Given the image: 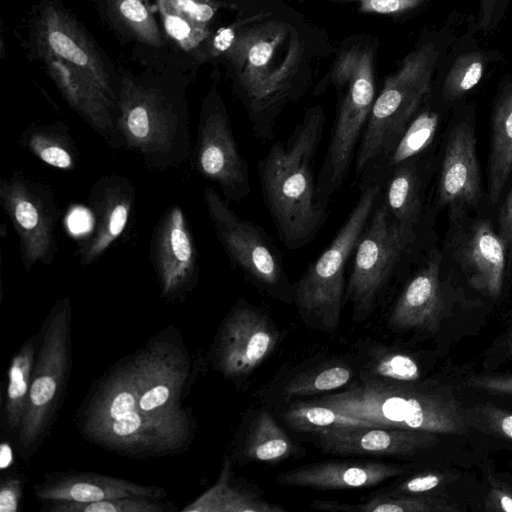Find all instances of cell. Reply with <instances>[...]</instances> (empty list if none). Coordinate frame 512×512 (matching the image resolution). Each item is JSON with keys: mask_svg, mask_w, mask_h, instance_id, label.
<instances>
[{"mask_svg": "<svg viewBox=\"0 0 512 512\" xmlns=\"http://www.w3.org/2000/svg\"><path fill=\"white\" fill-rule=\"evenodd\" d=\"M194 376L181 335L167 327L92 386L79 407L78 429L87 441L128 457L181 453L194 436L183 405Z\"/></svg>", "mask_w": 512, "mask_h": 512, "instance_id": "1", "label": "cell"}, {"mask_svg": "<svg viewBox=\"0 0 512 512\" xmlns=\"http://www.w3.org/2000/svg\"><path fill=\"white\" fill-rule=\"evenodd\" d=\"M325 120L320 106L306 110L287 139L275 142L257 164L265 205L279 239L290 250L311 243L327 218L313 169Z\"/></svg>", "mask_w": 512, "mask_h": 512, "instance_id": "2", "label": "cell"}, {"mask_svg": "<svg viewBox=\"0 0 512 512\" xmlns=\"http://www.w3.org/2000/svg\"><path fill=\"white\" fill-rule=\"evenodd\" d=\"M373 423L436 434H466L471 428L468 409L448 389L419 387L409 382L365 377L359 383L313 401Z\"/></svg>", "mask_w": 512, "mask_h": 512, "instance_id": "3", "label": "cell"}, {"mask_svg": "<svg viewBox=\"0 0 512 512\" xmlns=\"http://www.w3.org/2000/svg\"><path fill=\"white\" fill-rule=\"evenodd\" d=\"M117 132L121 147L138 153L150 169L179 165L191 153L184 97L154 83L121 80Z\"/></svg>", "mask_w": 512, "mask_h": 512, "instance_id": "4", "label": "cell"}, {"mask_svg": "<svg viewBox=\"0 0 512 512\" xmlns=\"http://www.w3.org/2000/svg\"><path fill=\"white\" fill-rule=\"evenodd\" d=\"M373 60L372 47L355 45L339 55L332 70L331 81L342 98L316 176L317 198L326 208L349 173L375 100Z\"/></svg>", "mask_w": 512, "mask_h": 512, "instance_id": "5", "label": "cell"}, {"mask_svg": "<svg viewBox=\"0 0 512 512\" xmlns=\"http://www.w3.org/2000/svg\"><path fill=\"white\" fill-rule=\"evenodd\" d=\"M440 60L435 41H426L404 58L385 79L375 98L356 154V173L363 180L392 149L431 90Z\"/></svg>", "mask_w": 512, "mask_h": 512, "instance_id": "6", "label": "cell"}, {"mask_svg": "<svg viewBox=\"0 0 512 512\" xmlns=\"http://www.w3.org/2000/svg\"><path fill=\"white\" fill-rule=\"evenodd\" d=\"M382 182L362 183L353 209L334 239L294 284V303L307 320L328 331L340 321L345 270L381 196Z\"/></svg>", "mask_w": 512, "mask_h": 512, "instance_id": "7", "label": "cell"}, {"mask_svg": "<svg viewBox=\"0 0 512 512\" xmlns=\"http://www.w3.org/2000/svg\"><path fill=\"white\" fill-rule=\"evenodd\" d=\"M72 305L58 299L39 334L28 400L17 440L21 458L29 459L48 435L62 402L71 369Z\"/></svg>", "mask_w": 512, "mask_h": 512, "instance_id": "8", "label": "cell"}, {"mask_svg": "<svg viewBox=\"0 0 512 512\" xmlns=\"http://www.w3.org/2000/svg\"><path fill=\"white\" fill-rule=\"evenodd\" d=\"M216 237L231 266L249 282L283 301L294 300L283 256L259 226L239 217L212 187L203 192Z\"/></svg>", "mask_w": 512, "mask_h": 512, "instance_id": "9", "label": "cell"}, {"mask_svg": "<svg viewBox=\"0 0 512 512\" xmlns=\"http://www.w3.org/2000/svg\"><path fill=\"white\" fill-rule=\"evenodd\" d=\"M416 239L417 232L398 224L379 198L353 252L346 293L354 319L374 311Z\"/></svg>", "mask_w": 512, "mask_h": 512, "instance_id": "10", "label": "cell"}, {"mask_svg": "<svg viewBox=\"0 0 512 512\" xmlns=\"http://www.w3.org/2000/svg\"><path fill=\"white\" fill-rule=\"evenodd\" d=\"M0 203L19 238L26 272L51 265L58 251L56 226L60 209L50 186L22 171L0 179Z\"/></svg>", "mask_w": 512, "mask_h": 512, "instance_id": "11", "label": "cell"}, {"mask_svg": "<svg viewBox=\"0 0 512 512\" xmlns=\"http://www.w3.org/2000/svg\"><path fill=\"white\" fill-rule=\"evenodd\" d=\"M194 162L197 171L217 183L228 201L239 202L250 194L248 162L240 153L228 112L215 93L202 104Z\"/></svg>", "mask_w": 512, "mask_h": 512, "instance_id": "12", "label": "cell"}, {"mask_svg": "<svg viewBox=\"0 0 512 512\" xmlns=\"http://www.w3.org/2000/svg\"><path fill=\"white\" fill-rule=\"evenodd\" d=\"M278 332L264 312L239 302L222 322L212 347L215 367L226 377L254 371L273 351Z\"/></svg>", "mask_w": 512, "mask_h": 512, "instance_id": "13", "label": "cell"}, {"mask_svg": "<svg viewBox=\"0 0 512 512\" xmlns=\"http://www.w3.org/2000/svg\"><path fill=\"white\" fill-rule=\"evenodd\" d=\"M150 258L160 295L167 301L183 298L198 282V251L182 208H167L154 227Z\"/></svg>", "mask_w": 512, "mask_h": 512, "instance_id": "14", "label": "cell"}, {"mask_svg": "<svg viewBox=\"0 0 512 512\" xmlns=\"http://www.w3.org/2000/svg\"><path fill=\"white\" fill-rule=\"evenodd\" d=\"M136 203V188L126 176H101L91 187V226L78 244L80 264L96 262L126 230Z\"/></svg>", "mask_w": 512, "mask_h": 512, "instance_id": "15", "label": "cell"}, {"mask_svg": "<svg viewBox=\"0 0 512 512\" xmlns=\"http://www.w3.org/2000/svg\"><path fill=\"white\" fill-rule=\"evenodd\" d=\"M49 76L69 106L112 148L121 147L117 132V102L77 67L38 44Z\"/></svg>", "mask_w": 512, "mask_h": 512, "instance_id": "16", "label": "cell"}, {"mask_svg": "<svg viewBox=\"0 0 512 512\" xmlns=\"http://www.w3.org/2000/svg\"><path fill=\"white\" fill-rule=\"evenodd\" d=\"M38 44L77 67L112 100H118L114 85L100 54L78 23L66 12L47 6L38 22Z\"/></svg>", "mask_w": 512, "mask_h": 512, "instance_id": "17", "label": "cell"}, {"mask_svg": "<svg viewBox=\"0 0 512 512\" xmlns=\"http://www.w3.org/2000/svg\"><path fill=\"white\" fill-rule=\"evenodd\" d=\"M321 451L341 456H413L438 443L436 433L387 427H350L316 434Z\"/></svg>", "mask_w": 512, "mask_h": 512, "instance_id": "18", "label": "cell"}, {"mask_svg": "<svg viewBox=\"0 0 512 512\" xmlns=\"http://www.w3.org/2000/svg\"><path fill=\"white\" fill-rule=\"evenodd\" d=\"M441 262L440 252L431 251L405 284L389 317L393 328L428 332L439 328L446 311Z\"/></svg>", "mask_w": 512, "mask_h": 512, "instance_id": "19", "label": "cell"}, {"mask_svg": "<svg viewBox=\"0 0 512 512\" xmlns=\"http://www.w3.org/2000/svg\"><path fill=\"white\" fill-rule=\"evenodd\" d=\"M36 498L44 504L70 502L91 503L124 497L162 500L167 492L159 486L141 485L130 480L89 472L46 474L35 484Z\"/></svg>", "mask_w": 512, "mask_h": 512, "instance_id": "20", "label": "cell"}, {"mask_svg": "<svg viewBox=\"0 0 512 512\" xmlns=\"http://www.w3.org/2000/svg\"><path fill=\"white\" fill-rule=\"evenodd\" d=\"M481 196V177L473 127L461 122L448 137L438 181L441 205L474 206Z\"/></svg>", "mask_w": 512, "mask_h": 512, "instance_id": "21", "label": "cell"}, {"mask_svg": "<svg viewBox=\"0 0 512 512\" xmlns=\"http://www.w3.org/2000/svg\"><path fill=\"white\" fill-rule=\"evenodd\" d=\"M402 473V468L385 462L330 460L284 471L277 480L295 487L343 490L372 487Z\"/></svg>", "mask_w": 512, "mask_h": 512, "instance_id": "22", "label": "cell"}, {"mask_svg": "<svg viewBox=\"0 0 512 512\" xmlns=\"http://www.w3.org/2000/svg\"><path fill=\"white\" fill-rule=\"evenodd\" d=\"M459 252L460 263L471 287L497 299L503 288L506 245L490 222L476 223Z\"/></svg>", "mask_w": 512, "mask_h": 512, "instance_id": "23", "label": "cell"}, {"mask_svg": "<svg viewBox=\"0 0 512 512\" xmlns=\"http://www.w3.org/2000/svg\"><path fill=\"white\" fill-rule=\"evenodd\" d=\"M512 172V77L496 96L491 117L489 197L496 203Z\"/></svg>", "mask_w": 512, "mask_h": 512, "instance_id": "24", "label": "cell"}, {"mask_svg": "<svg viewBox=\"0 0 512 512\" xmlns=\"http://www.w3.org/2000/svg\"><path fill=\"white\" fill-rule=\"evenodd\" d=\"M183 512H282L256 492L234 482L231 462L225 458L217 481L182 509Z\"/></svg>", "mask_w": 512, "mask_h": 512, "instance_id": "25", "label": "cell"}, {"mask_svg": "<svg viewBox=\"0 0 512 512\" xmlns=\"http://www.w3.org/2000/svg\"><path fill=\"white\" fill-rule=\"evenodd\" d=\"M414 160L405 162L386 174L382 180L380 199L398 224L416 231L422 196L421 180Z\"/></svg>", "mask_w": 512, "mask_h": 512, "instance_id": "26", "label": "cell"}, {"mask_svg": "<svg viewBox=\"0 0 512 512\" xmlns=\"http://www.w3.org/2000/svg\"><path fill=\"white\" fill-rule=\"evenodd\" d=\"M19 144L48 166L71 171L78 165L77 147L62 123L31 125L21 134Z\"/></svg>", "mask_w": 512, "mask_h": 512, "instance_id": "27", "label": "cell"}, {"mask_svg": "<svg viewBox=\"0 0 512 512\" xmlns=\"http://www.w3.org/2000/svg\"><path fill=\"white\" fill-rule=\"evenodd\" d=\"M438 125V113L431 110H423L416 114L392 149L361 182L364 183L373 179L382 182L390 170L405 162L414 160L431 144Z\"/></svg>", "mask_w": 512, "mask_h": 512, "instance_id": "28", "label": "cell"}, {"mask_svg": "<svg viewBox=\"0 0 512 512\" xmlns=\"http://www.w3.org/2000/svg\"><path fill=\"white\" fill-rule=\"evenodd\" d=\"M38 337L25 341L12 358L4 404V424L8 433L17 438L29 395L36 358Z\"/></svg>", "mask_w": 512, "mask_h": 512, "instance_id": "29", "label": "cell"}, {"mask_svg": "<svg viewBox=\"0 0 512 512\" xmlns=\"http://www.w3.org/2000/svg\"><path fill=\"white\" fill-rule=\"evenodd\" d=\"M294 444L272 415L261 412L254 420L244 444V455L254 461L278 462L294 452Z\"/></svg>", "mask_w": 512, "mask_h": 512, "instance_id": "30", "label": "cell"}, {"mask_svg": "<svg viewBox=\"0 0 512 512\" xmlns=\"http://www.w3.org/2000/svg\"><path fill=\"white\" fill-rule=\"evenodd\" d=\"M283 418L291 429L315 434L340 428L376 427L369 421L344 415L313 401L292 404Z\"/></svg>", "mask_w": 512, "mask_h": 512, "instance_id": "31", "label": "cell"}, {"mask_svg": "<svg viewBox=\"0 0 512 512\" xmlns=\"http://www.w3.org/2000/svg\"><path fill=\"white\" fill-rule=\"evenodd\" d=\"M488 66V54L471 50L460 54L449 67L443 82V96L453 101L470 90L481 81Z\"/></svg>", "mask_w": 512, "mask_h": 512, "instance_id": "32", "label": "cell"}, {"mask_svg": "<svg viewBox=\"0 0 512 512\" xmlns=\"http://www.w3.org/2000/svg\"><path fill=\"white\" fill-rule=\"evenodd\" d=\"M360 512H455L453 502L431 495H379L354 506Z\"/></svg>", "mask_w": 512, "mask_h": 512, "instance_id": "33", "label": "cell"}, {"mask_svg": "<svg viewBox=\"0 0 512 512\" xmlns=\"http://www.w3.org/2000/svg\"><path fill=\"white\" fill-rule=\"evenodd\" d=\"M171 503L142 497H124L107 499L91 503L58 502L44 504L43 510L49 512H165Z\"/></svg>", "mask_w": 512, "mask_h": 512, "instance_id": "34", "label": "cell"}, {"mask_svg": "<svg viewBox=\"0 0 512 512\" xmlns=\"http://www.w3.org/2000/svg\"><path fill=\"white\" fill-rule=\"evenodd\" d=\"M116 14L128 31L144 44L158 47L161 35L147 0H113Z\"/></svg>", "mask_w": 512, "mask_h": 512, "instance_id": "35", "label": "cell"}, {"mask_svg": "<svg viewBox=\"0 0 512 512\" xmlns=\"http://www.w3.org/2000/svg\"><path fill=\"white\" fill-rule=\"evenodd\" d=\"M352 377L351 368L336 364L304 373L285 388L287 396H304L320 392L336 390L349 382Z\"/></svg>", "mask_w": 512, "mask_h": 512, "instance_id": "36", "label": "cell"}, {"mask_svg": "<svg viewBox=\"0 0 512 512\" xmlns=\"http://www.w3.org/2000/svg\"><path fill=\"white\" fill-rule=\"evenodd\" d=\"M157 5L167 34L184 50L198 48L210 36L207 26L190 21L177 12L168 0H157Z\"/></svg>", "mask_w": 512, "mask_h": 512, "instance_id": "37", "label": "cell"}, {"mask_svg": "<svg viewBox=\"0 0 512 512\" xmlns=\"http://www.w3.org/2000/svg\"><path fill=\"white\" fill-rule=\"evenodd\" d=\"M377 379L395 382H414L421 377V369L411 356L400 352H386L373 360L370 367Z\"/></svg>", "mask_w": 512, "mask_h": 512, "instance_id": "38", "label": "cell"}, {"mask_svg": "<svg viewBox=\"0 0 512 512\" xmlns=\"http://www.w3.org/2000/svg\"><path fill=\"white\" fill-rule=\"evenodd\" d=\"M472 428L512 442V413L484 402L468 409Z\"/></svg>", "mask_w": 512, "mask_h": 512, "instance_id": "39", "label": "cell"}, {"mask_svg": "<svg viewBox=\"0 0 512 512\" xmlns=\"http://www.w3.org/2000/svg\"><path fill=\"white\" fill-rule=\"evenodd\" d=\"M447 481V476L439 472L415 475L393 490L392 495H426Z\"/></svg>", "mask_w": 512, "mask_h": 512, "instance_id": "40", "label": "cell"}, {"mask_svg": "<svg viewBox=\"0 0 512 512\" xmlns=\"http://www.w3.org/2000/svg\"><path fill=\"white\" fill-rule=\"evenodd\" d=\"M358 2L364 12L379 14H402L422 6L425 0H325Z\"/></svg>", "mask_w": 512, "mask_h": 512, "instance_id": "41", "label": "cell"}, {"mask_svg": "<svg viewBox=\"0 0 512 512\" xmlns=\"http://www.w3.org/2000/svg\"><path fill=\"white\" fill-rule=\"evenodd\" d=\"M181 15L195 24L207 26L215 15L216 7L210 0H168Z\"/></svg>", "mask_w": 512, "mask_h": 512, "instance_id": "42", "label": "cell"}, {"mask_svg": "<svg viewBox=\"0 0 512 512\" xmlns=\"http://www.w3.org/2000/svg\"><path fill=\"white\" fill-rule=\"evenodd\" d=\"M23 478L9 474L0 481V512H17L23 498Z\"/></svg>", "mask_w": 512, "mask_h": 512, "instance_id": "43", "label": "cell"}, {"mask_svg": "<svg viewBox=\"0 0 512 512\" xmlns=\"http://www.w3.org/2000/svg\"><path fill=\"white\" fill-rule=\"evenodd\" d=\"M490 488L484 498V511L512 512V487L490 477Z\"/></svg>", "mask_w": 512, "mask_h": 512, "instance_id": "44", "label": "cell"}, {"mask_svg": "<svg viewBox=\"0 0 512 512\" xmlns=\"http://www.w3.org/2000/svg\"><path fill=\"white\" fill-rule=\"evenodd\" d=\"M465 385L490 394L512 395V374L474 375Z\"/></svg>", "mask_w": 512, "mask_h": 512, "instance_id": "45", "label": "cell"}, {"mask_svg": "<svg viewBox=\"0 0 512 512\" xmlns=\"http://www.w3.org/2000/svg\"><path fill=\"white\" fill-rule=\"evenodd\" d=\"M499 236L506 247L512 246V187L499 213Z\"/></svg>", "mask_w": 512, "mask_h": 512, "instance_id": "46", "label": "cell"}, {"mask_svg": "<svg viewBox=\"0 0 512 512\" xmlns=\"http://www.w3.org/2000/svg\"><path fill=\"white\" fill-rule=\"evenodd\" d=\"M234 41V31L231 28H225L219 30L214 39V46L216 50L224 52L231 48Z\"/></svg>", "mask_w": 512, "mask_h": 512, "instance_id": "47", "label": "cell"}, {"mask_svg": "<svg viewBox=\"0 0 512 512\" xmlns=\"http://www.w3.org/2000/svg\"><path fill=\"white\" fill-rule=\"evenodd\" d=\"M12 461V453L8 443H3L1 445V467L4 469L8 465H10Z\"/></svg>", "mask_w": 512, "mask_h": 512, "instance_id": "48", "label": "cell"}, {"mask_svg": "<svg viewBox=\"0 0 512 512\" xmlns=\"http://www.w3.org/2000/svg\"><path fill=\"white\" fill-rule=\"evenodd\" d=\"M505 348L507 356L512 359V329H510L506 334Z\"/></svg>", "mask_w": 512, "mask_h": 512, "instance_id": "49", "label": "cell"}]
</instances>
